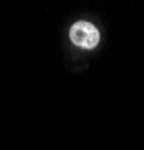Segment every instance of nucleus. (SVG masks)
Returning <instances> with one entry per match:
<instances>
[{
    "instance_id": "f257e3e1",
    "label": "nucleus",
    "mask_w": 144,
    "mask_h": 150,
    "mask_svg": "<svg viewBox=\"0 0 144 150\" xmlns=\"http://www.w3.org/2000/svg\"><path fill=\"white\" fill-rule=\"evenodd\" d=\"M69 38L74 45L84 50H92L99 44L101 35H99V30L92 23L80 20L72 24V27L69 30Z\"/></svg>"
}]
</instances>
